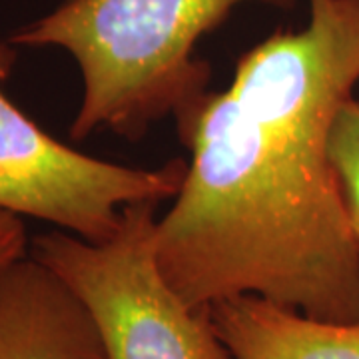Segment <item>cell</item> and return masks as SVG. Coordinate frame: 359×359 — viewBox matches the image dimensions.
Segmentation results:
<instances>
[{
	"mask_svg": "<svg viewBox=\"0 0 359 359\" xmlns=\"http://www.w3.org/2000/svg\"><path fill=\"white\" fill-rule=\"evenodd\" d=\"M302 30L244 52L226 90L176 120L184 184L156 222V264L196 309L256 295L359 323V244L327 136L359 82V0H308Z\"/></svg>",
	"mask_w": 359,
	"mask_h": 359,
	"instance_id": "cell-1",
	"label": "cell"
},
{
	"mask_svg": "<svg viewBox=\"0 0 359 359\" xmlns=\"http://www.w3.org/2000/svg\"><path fill=\"white\" fill-rule=\"evenodd\" d=\"M244 2L292 11L297 0H65L22 26L14 46H56L76 60L82 100L70 136L110 130L140 140L210 90L212 66L196 44Z\"/></svg>",
	"mask_w": 359,
	"mask_h": 359,
	"instance_id": "cell-2",
	"label": "cell"
},
{
	"mask_svg": "<svg viewBox=\"0 0 359 359\" xmlns=\"http://www.w3.org/2000/svg\"><path fill=\"white\" fill-rule=\"evenodd\" d=\"M158 205H126L120 230L102 244L62 230L36 236L30 256L86 306L108 359H233L210 311L190 308L158 269Z\"/></svg>",
	"mask_w": 359,
	"mask_h": 359,
	"instance_id": "cell-3",
	"label": "cell"
},
{
	"mask_svg": "<svg viewBox=\"0 0 359 359\" xmlns=\"http://www.w3.org/2000/svg\"><path fill=\"white\" fill-rule=\"evenodd\" d=\"M16 60L13 42L0 40V210L102 244L120 230L126 205L176 198L186 160L174 158L158 168L112 164L40 128L2 90Z\"/></svg>",
	"mask_w": 359,
	"mask_h": 359,
	"instance_id": "cell-4",
	"label": "cell"
},
{
	"mask_svg": "<svg viewBox=\"0 0 359 359\" xmlns=\"http://www.w3.org/2000/svg\"><path fill=\"white\" fill-rule=\"evenodd\" d=\"M0 359H108L86 306L30 252L0 269Z\"/></svg>",
	"mask_w": 359,
	"mask_h": 359,
	"instance_id": "cell-5",
	"label": "cell"
},
{
	"mask_svg": "<svg viewBox=\"0 0 359 359\" xmlns=\"http://www.w3.org/2000/svg\"><path fill=\"white\" fill-rule=\"evenodd\" d=\"M205 309L233 359H359V323L316 320L256 295Z\"/></svg>",
	"mask_w": 359,
	"mask_h": 359,
	"instance_id": "cell-6",
	"label": "cell"
},
{
	"mask_svg": "<svg viewBox=\"0 0 359 359\" xmlns=\"http://www.w3.org/2000/svg\"><path fill=\"white\" fill-rule=\"evenodd\" d=\"M327 158L349 228L359 244V98H347L337 110L327 136Z\"/></svg>",
	"mask_w": 359,
	"mask_h": 359,
	"instance_id": "cell-7",
	"label": "cell"
},
{
	"mask_svg": "<svg viewBox=\"0 0 359 359\" xmlns=\"http://www.w3.org/2000/svg\"><path fill=\"white\" fill-rule=\"evenodd\" d=\"M28 254V236L20 216L0 210V269Z\"/></svg>",
	"mask_w": 359,
	"mask_h": 359,
	"instance_id": "cell-8",
	"label": "cell"
}]
</instances>
